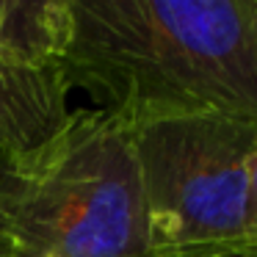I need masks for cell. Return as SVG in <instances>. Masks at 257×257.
<instances>
[{"mask_svg": "<svg viewBox=\"0 0 257 257\" xmlns=\"http://www.w3.org/2000/svg\"><path fill=\"white\" fill-rule=\"evenodd\" d=\"M69 91L139 124L229 116L257 124V0H72Z\"/></svg>", "mask_w": 257, "mask_h": 257, "instance_id": "6da1fadb", "label": "cell"}, {"mask_svg": "<svg viewBox=\"0 0 257 257\" xmlns=\"http://www.w3.org/2000/svg\"><path fill=\"white\" fill-rule=\"evenodd\" d=\"M0 257H152L130 122L72 108L50 139L0 155Z\"/></svg>", "mask_w": 257, "mask_h": 257, "instance_id": "7a4b0ae2", "label": "cell"}, {"mask_svg": "<svg viewBox=\"0 0 257 257\" xmlns=\"http://www.w3.org/2000/svg\"><path fill=\"white\" fill-rule=\"evenodd\" d=\"M130 127L152 257L251 249L246 155L257 124L229 116H163Z\"/></svg>", "mask_w": 257, "mask_h": 257, "instance_id": "3957f363", "label": "cell"}, {"mask_svg": "<svg viewBox=\"0 0 257 257\" xmlns=\"http://www.w3.org/2000/svg\"><path fill=\"white\" fill-rule=\"evenodd\" d=\"M64 69H14L0 64V155H20L50 139L69 116Z\"/></svg>", "mask_w": 257, "mask_h": 257, "instance_id": "277c9868", "label": "cell"}, {"mask_svg": "<svg viewBox=\"0 0 257 257\" xmlns=\"http://www.w3.org/2000/svg\"><path fill=\"white\" fill-rule=\"evenodd\" d=\"M72 0H0V64L58 69L72 45Z\"/></svg>", "mask_w": 257, "mask_h": 257, "instance_id": "5b68a950", "label": "cell"}, {"mask_svg": "<svg viewBox=\"0 0 257 257\" xmlns=\"http://www.w3.org/2000/svg\"><path fill=\"white\" fill-rule=\"evenodd\" d=\"M246 180H249V232L251 249H257V133L251 141V150L246 155Z\"/></svg>", "mask_w": 257, "mask_h": 257, "instance_id": "8992f818", "label": "cell"}, {"mask_svg": "<svg viewBox=\"0 0 257 257\" xmlns=\"http://www.w3.org/2000/svg\"><path fill=\"white\" fill-rule=\"evenodd\" d=\"M207 257H257L254 251H221V254H207Z\"/></svg>", "mask_w": 257, "mask_h": 257, "instance_id": "52a82bcc", "label": "cell"}, {"mask_svg": "<svg viewBox=\"0 0 257 257\" xmlns=\"http://www.w3.org/2000/svg\"><path fill=\"white\" fill-rule=\"evenodd\" d=\"M249 251H254V254H257V249H249Z\"/></svg>", "mask_w": 257, "mask_h": 257, "instance_id": "ba28073f", "label": "cell"}]
</instances>
